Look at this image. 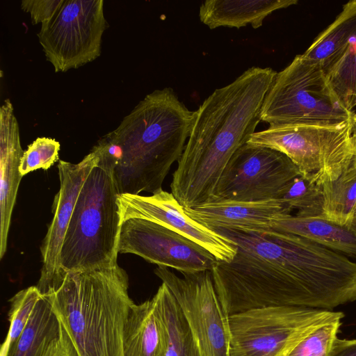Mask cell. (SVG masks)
I'll return each mask as SVG.
<instances>
[{
    "label": "cell",
    "mask_w": 356,
    "mask_h": 356,
    "mask_svg": "<svg viewBox=\"0 0 356 356\" xmlns=\"http://www.w3.org/2000/svg\"><path fill=\"white\" fill-rule=\"evenodd\" d=\"M60 148L59 142L54 138H36L21 158L19 169L22 176L38 169H49L58 160Z\"/></svg>",
    "instance_id": "28"
},
{
    "label": "cell",
    "mask_w": 356,
    "mask_h": 356,
    "mask_svg": "<svg viewBox=\"0 0 356 356\" xmlns=\"http://www.w3.org/2000/svg\"><path fill=\"white\" fill-rule=\"evenodd\" d=\"M99 156L77 197L60 253L62 275L118 264L121 219L115 162Z\"/></svg>",
    "instance_id": "5"
},
{
    "label": "cell",
    "mask_w": 356,
    "mask_h": 356,
    "mask_svg": "<svg viewBox=\"0 0 356 356\" xmlns=\"http://www.w3.org/2000/svg\"><path fill=\"white\" fill-rule=\"evenodd\" d=\"M42 296L37 286H31L18 291L10 299V327L1 351H8L16 343Z\"/></svg>",
    "instance_id": "26"
},
{
    "label": "cell",
    "mask_w": 356,
    "mask_h": 356,
    "mask_svg": "<svg viewBox=\"0 0 356 356\" xmlns=\"http://www.w3.org/2000/svg\"><path fill=\"white\" fill-rule=\"evenodd\" d=\"M153 297L163 329V356H200L188 321L167 286L162 283Z\"/></svg>",
    "instance_id": "21"
},
{
    "label": "cell",
    "mask_w": 356,
    "mask_h": 356,
    "mask_svg": "<svg viewBox=\"0 0 356 356\" xmlns=\"http://www.w3.org/2000/svg\"><path fill=\"white\" fill-rule=\"evenodd\" d=\"M296 216L300 217L323 216L324 196L319 186L302 175L289 182L280 191L277 198Z\"/></svg>",
    "instance_id": "24"
},
{
    "label": "cell",
    "mask_w": 356,
    "mask_h": 356,
    "mask_svg": "<svg viewBox=\"0 0 356 356\" xmlns=\"http://www.w3.org/2000/svg\"><path fill=\"white\" fill-rule=\"evenodd\" d=\"M42 294L79 356H123L124 327L135 304L123 268L68 271Z\"/></svg>",
    "instance_id": "4"
},
{
    "label": "cell",
    "mask_w": 356,
    "mask_h": 356,
    "mask_svg": "<svg viewBox=\"0 0 356 356\" xmlns=\"http://www.w3.org/2000/svg\"><path fill=\"white\" fill-rule=\"evenodd\" d=\"M297 3V0H207L200 6L199 17L211 29L248 24L257 29L273 12Z\"/></svg>",
    "instance_id": "17"
},
{
    "label": "cell",
    "mask_w": 356,
    "mask_h": 356,
    "mask_svg": "<svg viewBox=\"0 0 356 356\" xmlns=\"http://www.w3.org/2000/svg\"><path fill=\"white\" fill-rule=\"evenodd\" d=\"M161 280L181 308L191 330L200 356H229V316L216 293L211 270L177 275L158 266Z\"/></svg>",
    "instance_id": "10"
},
{
    "label": "cell",
    "mask_w": 356,
    "mask_h": 356,
    "mask_svg": "<svg viewBox=\"0 0 356 356\" xmlns=\"http://www.w3.org/2000/svg\"><path fill=\"white\" fill-rule=\"evenodd\" d=\"M98 160L97 153L91 150L78 163L59 161L60 188L53 202L54 217L40 247L42 266L36 286L42 293L63 278L60 261L65 236L83 184Z\"/></svg>",
    "instance_id": "14"
},
{
    "label": "cell",
    "mask_w": 356,
    "mask_h": 356,
    "mask_svg": "<svg viewBox=\"0 0 356 356\" xmlns=\"http://www.w3.org/2000/svg\"><path fill=\"white\" fill-rule=\"evenodd\" d=\"M121 222L137 218L163 225L196 243L218 261H231L236 254L234 242L191 218L172 193L162 188L149 196L120 194Z\"/></svg>",
    "instance_id": "13"
},
{
    "label": "cell",
    "mask_w": 356,
    "mask_h": 356,
    "mask_svg": "<svg viewBox=\"0 0 356 356\" xmlns=\"http://www.w3.org/2000/svg\"><path fill=\"white\" fill-rule=\"evenodd\" d=\"M343 316L339 312L301 307L254 309L231 315L229 356H286L313 330Z\"/></svg>",
    "instance_id": "8"
},
{
    "label": "cell",
    "mask_w": 356,
    "mask_h": 356,
    "mask_svg": "<svg viewBox=\"0 0 356 356\" xmlns=\"http://www.w3.org/2000/svg\"><path fill=\"white\" fill-rule=\"evenodd\" d=\"M64 0H26L21 3L22 9L31 14L33 24L44 23L51 19Z\"/></svg>",
    "instance_id": "29"
},
{
    "label": "cell",
    "mask_w": 356,
    "mask_h": 356,
    "mask_svg": "<svg viewBox=\"0 0 356 356\" xmlns=\"http://www.w3.org/2000/svg\"><path fill=\"white\" fill-rule=\"evenodd\" d=\"M352 123H353V133L354 136L356 137V113L355 114L354 113V115H353Z\"/></svg>",
    "instance_id": "33"
},
{
    "label": "cell",
    "mask_w": 356,
    "mask_h": 356,
    "mask_svg": "<svg viewBox=\"0 0 356 356\" xmlns=\"http://www.w3.org/2000/svg\"><path fill=\"white\" fill-rule=\"evenodd\" d=\"M353 115L339 103L321 66L300 54L277 72L261 120L270 125L338 126L351 121Z\"/></svg>",
    "instance_id": "6"
},
{
    "label": "cell",
    "mask_w": 356,
    "mask_h": 356,
    "mask_svg": "<svg viewBox=\"0 0 356 356\" xmlns=\"http://www.w3.org/2000/svg\"><path fill=\"white\" fill-rule=\"evenodd\" d=\"M277 72L252 67L216 89L194 111L171 193L185 209L211 202L228 162L255 132Z\"/></svg>",
    "instance_id": "2"
},
{
    "label": "cell",
    "mask_w": 356,
    "mask_h": 356,
    "mask_svg": "<svg viewBox=\"0 0 356 356\" xmlns=\"http://www.w3.org/2000/svg\"><path fill=\"white\" fill-rule=\"evenodd\" d=\"M106 24L103 0H64L38 37L55 72H65L100 56Z\"/></svg>",
    "instance_id": "9"
},
{
    "label": "cell",
    "mask_w": 356,
    "mask_h": 356,
    "mask_svg": "<svg viewBox=\"0 0 356 356\" xmlns=\"http://www.w3.org/2000/svg\"><path fill=\"white\" fill-rule=\"evenodd\" d=\"M353 45H356V0L343 5L334 21L302 55L318 63L326 74Z\"/></svg>",
    "instance_id": "20"
},
{
    "label": "cell",
    "mask_w": 356,
    "mask_h": 356,
    "mask_svg": "<svg viewBox=\"0 0 356 356\" xmlns=\"http://www.w3.org/2000/svg\"><path fill=\"white\" fill-rule=\"evenodd\" d=\"M324 196L323 217L350 228L356 206V159L338 179L321 185Z\"/></svg>",
    "instance_id": "23"
},
{
    "label": "cell",
    "mask_w": 356,
    "mask_h": 356,
    "mask_svg": "<svg viewBox=\"0 0 356 356\" xmlns=\"http://www.w3.org/2000/svg\"><path fill=\"white\" fill-rule=\"evenodd\" d=\"M341 324L338 319L319 325L302 339L286 356H330Z\"/></svg>",
    "instance_id": "27"
},
{
    "label": "cell",
    "mask_w": 356,
    "mask_h": 356,
    "mask_svg": "<svg viewBox=\"0 0 356 356\" xmlns=\"http://www.w3.org/2000/svg\"><path fill=\"white\" fill-rule=\"evenodd\" d=\"M164 334L154 297L134 304L124 331L123 356H163Z\"/></svg>",
    "instance_id": "19"
},
{
    "label": "cell",
    "mask_w": 356,
    "mask_h": 356,
    "mask_svg": "<svg viewBox=\"0 0 356 356\" xmlns=\"http://www.w3.org/2000/svg\"><path fill=\"white\" fill-rule=\"evenodd\" d=\"M300 175L296 165L284 154L245 143L226 165L211 202L277 199L282 188Z\"/></svg>",
    "instance_id": "11"
},
{
    "label": "cell",
    "mask_w": 356,
    "mask_h": 356,
    "mask_svg": "<svg viewBox=\"0 0 356 356\" xmlns=\"http://www.w3.org/2000/svg\"><path fill=\"white\" fill-rule=\"evenodd\" d=\"M184 210L193 220L211 229L263 232L272 229L274 220L291 214L278 199L256 202L232 200L207 202Z\"/></svg>",
    "instance_id": "15"
},
{
    "label": "cell",
    "mask_w": 356,
    "mask_h": 356,
    "mask_svg": "<svg viewBox=\"0 0 356 356\" xmlns=\"http://www.w3.org/2000/svg\"><path fill=\"white\" fill-rule=\"evenodd\" d=\"M352 120L338 126L270 125L247 143L284 154L303 177L321 186L338 179L356 159Z\"/></svg>",
    "instance_id": "7"
},
{
    "label": "cell",
    "mask_w": 356,
    "mask_h": 356,
    "mask_svg": "<svg viewBox=\"0 0 356 356\" xmlns=\"http://www.w3.org/2000/svg\"><path fill=\"white\" fill-rule=\"evenodd\" d=\"M194 118L172 88L155 90L141 100L113 131L104 135L117 164L120 194L154 193L179 159Z\"/></svg>",
    "instance_id": "3"
},
{
    "label": "cell",
    "mask_w": 356,
    "mask_h": 356,
    "mask_svg": "<svg viewBox=\"0 0 356 356\" xmlns=\"http://www.w3.org/2000/svg\"><path fill=\"white\" fill-rule=\"evenodd\" d=\"M325 74L339 103L353 112L356 107V45L351 46Z\"/></svg>",
    "instance_id": "25"
},
{
    "label": "cell",
    "mask_w": 356,
    "mask_h": 356,
    "mask_svg": "<svg viewBox=\"0 0 356 356\" xmlns=\"http://www.w3.org/2000/svg\"><path fill=\"white\" fill-rule=\"evenodd\" d=\"M60 326L48 299L42 294L20 337L8 351H1V356H43L59 334Z\"/></svg>",
    "instance_id": "22"
},
{
    "label": "cell",
    "mask_w": 356,
    "mask_h": 356,
    "mask_svg": "<svg viewBox=\"0 0 356 356\" xmlns=\"http://www.w3.org/2000/svg\"><path fill=\"white\" fill-rule=\"evenodd\" d=\"M350 229L356 232V206L353 214L351 222L350 225Z\"/></svg>",
    "instance_id": "32"
},
{
    "label": "cell",
    "mask_w": 356,
    "mask_h": 356,
    "mask_svg": "<svg viewBox=\"0 0 356 356\" xmlns=\"http://www.w3.org/2000/svg\"><path fill=\"white\" fill-rule=\"evenodd\" d=\"M23 153L13 107L6 99L0 108V259L7 250L13 210L23 177L19 169Z\"/></svg>",
    "instance_id": "16"
},
{
    "label": "cell",
    "mask_w": 356,
    "mask_h": 356,
    "mask_svg": "<svg viewBox=\"0 0 356 356\" xmlns=\"http://www.w3.org/2000/svg\"><path fill=\"white\" fill-rule=\"evenodd\" d=\"M43 356H79L70 337L62 325L59 334L50 343Z\"/></svg>",
    "instance_id": "30"
},
{
    "label": "cell",
    "mask_w": 356,
    "mask_h": 356,
    "mask_svg": "<svg viewBox=\"0 0 356 356\" xmlns=\"http://www.w3.org/2000/svg\"><path fill=\"white\" fill-rule=\"evenodd\" d=\"M330 356H356V339L337 338Z\"/></svg>",
    "instance_id": "31"
},
{
    "label": "cell",
    "mask_w": 356,
    "mask_h": 356,
    "mask_svg": "<svg viewBox=\"0 0 356 356\" xmlns=\"http://www.w3.org/2000/svg\"><path fill=\"white\" fill-rule=\"evenodd\" d=\"M118 249L119 253L134 254L182 274L211 271L217 262L207 250L180 234L137 218L121 222Z\"/></svg>",
    "instance_id": "12"
},
{
    "label": "cell",
    "mask_w": 356,
    "mask_h": 356,
    "mask_svg": "<svg viewBox=\"0 0 356 356\" xmlns=\"http://www.w3.org/2000/svg\"><path fill=\"white\" fill-rule=\"evenodd\" d=\"M237 251L217 261L214 286L227 316L275 307L330 309L356 300V263L301 236L216 229Z\"/></svg>",
    "instance_id": "1"
},
{
    "label": "cell",
    "mask_w": 356,
    "mask_h": 356,
    "mask_svg": "<svg viewBox=\"0 0 356 356\" xmlns=\"http://www.w3.org/2000/svg\"><path fill=\"white\" fill-rule=\"evenodd\" d=\"M271 229L301 236L356 259V232L323 216L300 217L284 214L274 220Z\"/></svg>",
    "instance_id": "18"
}]
</instances>
